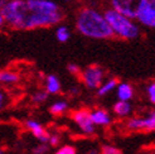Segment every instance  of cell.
<instances>
[{
    "label": "cell",
    "instance_id": "1",
    "mask_svg": "<svg viewBox=\"0 0 155 154\" xmlns=\"http://www.w3.org/2000/svg\"><path fill=\"white\" fill-rule=\"evenodd\" d=\"M62 18L61 8L52 0H6L0 9L2 24L18 30L52 27Z\"/></svg>",
    "mask_w": 155,
    "mask_h": 154
},
{
    "label": "cell",
    "instance_id": "2",
    "mask_svg": "<svg viewBox=\"0 0 155 154\" xmlns=\"http://www.w3.org/2000/svg\"><path fill=\"white\" fill-rule=\"evenodd\" d=\"M76 27L81 34L94 39H106L115 35L105 14L102 15L92 8H83L78 13L76 19Z\"/></svg>",
    "mask_w": 155,
    "mask_h": 154
},
{
    "label": "cell",
    "instance_id": "3",
    "mask_svg": "<svg viewBox=\"0 0 155 154\" xmlns=\"http://www.w3.org/2000/svg\"><path fill=\"white\" fill-rule=\"evenodd\" d=\"M105 17L111 25L114 34L124 39H134L139 35V27L127 15L117 12L114 8L105 12Z\"/></svg>",
    "mask_w": 155,
    "mask_h": 154
},
{
    "label": "cell",
    "instance_id": "4",
    "mask_svg": "<svg viewBox=\"0 0 155 154\" xmlns=\"http://www.w3.org/2000/svg\"><path fill=\"white\" fill-rule=\"evenodd\" d=\"M146 2L148 0H111V6L129 18L136 19Z\"/></svg>",
    "mask_w": 155,
    "mask_h": 154
},
{
    "label": "cell",
    "instance_id": "5",
    "mask_svg": "<svg viewBox=\"0 0 155 154\" xmlns=\"http://www.w3.org/2000/svg\"><path fill=\"white\" fill-rule=\"evenodd\" d=\"M104 71L98 66H90L82 72V80L88 89H97L101 86Z\"/></svg>",
    "mask_w": 155,
    "mask_h": 154
},
{
    "label": "cell",
    "instance_id": "6",
    "mask_svg": "<svg viewBox=\"0 0 155 154\" xmlns=\"http://www.w3.org/2000/svg\"><path fill=\"white\" fill-rule=\"evenodd\" d=\"M143 25L155 29V0H148L145 6L139 13L137 18Z\"/></svg>",
    "mask_w": 155,
    "mask_h": 154
},
{
    "label": "cell",
    "instance_id": "7",
    "mask_svg": "<svg viewBox=\"0 0 155 154\" xmlns=\"http://www.w3.org/2000/svg\"><path fill=\"white\" fill-rule=\"evenodd\" d=\"M73 120L84 134H92L95 132V122L92 120L91 112H88L87 110L77 111L73 115Z\"/></svg>",
    "mask_w": 155,
    "mask_h": 154
},
{
    "label": "cell",
    "instance_id": "8",
    "mask_svg": "<svg viewBox=\"0 0 155 154\" xmlns=\"http://www.w3.org/2000/svg\"><path fill=\"white\" fill-rule=\"evenodd\" d=\"M127 126L130 129H140V130H155V116L146 118V119H131Z\"/></svg>",
    "mask_w": 155,
    "mask_h": 154
},
{
    "label": "cell",
    "instance_id": "9",
    "mask_svg": "<svg viewBox=\"0 0 155 154\" xmlns=\"http://www.w3.org/2000/svg\"><path fill=\"white\" fill-rule=\"evenodd\" d=\"M25 125H27V128L32 132L33 134H34V136L35 138H38L42 143H47V142H49V139L51 138L47 135V133L44 132V129L42 128V125L39 124V122H37V121H34V120H28L27 122H25Z\"/></svg>",
    "mask_w": 155,
    "mask_h": 154
},
{
    "label": "cell",
    "instance_id": "10",
    "mask_svg": "<svg viewBox=\"0 0 155 154\" xmlns=\"http://www.w3.org/2000/svg\"><path fill=\"white\" fill-rule=\"evenodd\" d=\"M92 120L97 125H107L110 122V116L105 110H96L94 112H91Z\"/></svg>",
    "mask_w": 155,
    "mask_h": 154
},
{
    "label": "cell",
    "instance_id": "11",
    "mask_svg": "<svg viewBox=\"0 0 155 154\" xmlns=\"http://www.w3.org/2000/svg\"><path fill=\"white\" fill-rule=\"evenodd\" d=\"M117 96L122 101H127L133 97V89L129 83H120L117 89Z\"/></svg>",
    "mask_w": 155,
    "mask_h": 154
},
{
    "label": "cell",
    "instance_id": "12",
    "mask_svg": "<svg viewBox=\"0 0 155 154\" xmlns=\"http://www.w3.org/2000/svg\"><path fill=\"white\" fill-rule=\"evenodd\" d=\"M61 89V83L54 75H49L47 77V91L51 94H57Z\"/></svg>",
    "mask_w": 155,
    "mask_h": 154
},
{
    "label": "cell",
    "instance_id": "13",
    "mask_svg": "<svg viewBox=\"0 0 155 154\" xmlns=\"http://www.w3.org/2000/svg\"><path fill=\"white\" fill-rule=\"evenodd\" d=\"M130 110H131V107L127 104V101H122V100H120V101L114 106V111L119 116H126L130 112Z\"/></svg>",
    "mask_w": 155,
    "mask_h": 154
},
{
    "label": "cell",
    "instance_id": "14",
    "mask_svg": "<svg viewBox=\"0 0 155 154\" xmlns=\"http://www.w3.org/2000/svg\"><path fill=\"white\" fill-rule=\"evenodd\" d=\"M116 86H117V80H110V81H107L105 85H101V87L98 89V95L100 96H104L106 94H108L110 91H112Z\"/></svg>",
    "mask_w": 155,
    "mask_h": 154
},
{
    "label": "cell",
    "instance_id": "15",
    "mask_svg": "<svg viewBox=\"0 0 155 154\" xmlns=\"http://www.w3.org/2000/svg\"><path fill=\"white\" fill-rule=\"evenodd\" d=\"M69 35H71V33H69L68 28L64 27V25L58 27L57 30H56V37H57V39L59 42H67L69 39Z\"/></svg>",
    "mask_w": 155,
    "mask_h": 154
},
{
    "label": "cell",
    "instance_id": "16",
    "mask_svg": "<svg viewBox=\"0 0 155 154\" xmlns=\"http://www.w3.org/2000/svg\"><path fill=\"white\" fill-rule=\"evenodd\" d=\"M0 81L4 83H13L18 81V76L14 72H9V71H3L0 73Z\"/></svg>",
    "mask_w": 155,
    "mask_h": 154
},
{
    "label": "cell",
    "instance_id": "17",
    "mask_svg": "<svg viewBox=\"0 0 155 154\" xmlns=\"http://www.w3.org/2000/svg\"><path fill=\"white\" fill-rule=\"evenodd\" d=\"M66 109H67V104L63 102V101H59V102H56V104H53L51 106V112L54 114V115H59Z\"/></svg>",
    "mask_w": 155,
    "mask_h": 154
},
{
    "label": "cell",
    "instance_id": "18",
    "mask_svg": "<svg viewBox=\"0 0 155 154\" xmlns=\"http://www.w3.org/2000/svg\"><path fill=\"white\" fill-rule=\"evenodd\" d=\"M101 154H121V152L115 148V147H110V145H104L102 147V150H101Z\"/></svg>",
    "mask_w": 155,
    "mask_h": 154
},
{
    "label": "cell",
    "instance_id": "19",
    "mask_svg": "<svg viewBox=\"0 0 155 154\" xmlns=\"http://www.w3.org/2000/svg\"><path fill=\"white\" fill-rule=\"evenodd\" d=\"M47 97H48L47 92H37V94L33 95V101L39 104V102L45 101V100H47Z\"/></svg>",
    "mask_w": 155,
    "mask_h": 154
},
{
    "label": "cell",
    "instance_id": "20",
    "mask_svg": "<svg viewBox=\"0 0 155 154\" xmlns=\"http://www.w3.org/2000/svg\"><path fill=\"white\" fill-rule=\"evenodd\" d=\"M56 154H76V150H74L73 147H69V145H67V147L61 148Z\"/></svg>",
    "mask_w": 155,
    "mask_h": 154
},
{
    "label": "cell",
    "instance_id": "21",
    "mask_svg": "<svg viewBox=\"0 0 155 154\" xmlns=\"http://www.w3.org/2000/svg\"><path fill=\"white\" fill-rule=\"evenodd\" d=\"M148 94H149V97L151 100V102L155 104V82H153L148 87Z\"/></svg>",
    "mask_w": 155,
    "mask_h": 154
},
{
    "label": "cell",
    "instance_id": "22",
    "mask_svg": "<svg viewBox=\"0 0 155 154\" xmlns=\"http://www.w3.org/2000/svg\"><path fill=\"white\" fill-rule=\"evenodd\" d=\"M67 70H68L69 72H71V73H73V75H76V73H78V72H80V68H78V66H77V65H73V63L68 65Z\"/></svg>",
    "mask_w": 155,
    "mask_h": 154
},
{
    "label": "cell",
    "instance_id": "23",
    "mask_svg": "<svg viewBox=\"0 0 155 154\" xmlns=\"http://www.w3.org/2000/svg\"><path fill=\"white\" fill-rule=\"evenodd\" d=\"M47 150H48V147H47V145H39L38 148L34 149V154H44Z\"/></svg>",
    "mask_w": 155,
    "mask_h": 154
},
{
    "label": "cell",
    "instance_id": "24",
    "mask_svg": "<svg viewBox=\"0 0 155 154\" xmlns=\"http://www.w3.org/2000/svg\"><path fill=\"white\" fill-rule=\"evenodd\" d=\"M49 143H51V145H53V147H56V145L59 143V139H58V136L57 135H53V136H51V139H49Z\"/></svg>",
    "mask_w": 155,
    "mask_h": 154
},
{
    "label": "cell",
    "instance_id": "25",
    "mask_svg": "<svg viewBox=\"0 0 155 154\" xmlns=\"http://www.w3.org/2000/svg\"><path fill=\"white\" fill-rule=\"evenodd\" d=\"M90 154H97V152H96V150H91Z\"/></svg>",
    "mask_w": 155,
    "mask_h": 154
},
{
    "label": "cell",
    "instance_id": "26",
    "mask_svg": "<svg viewBox=\"0 0 155 154\" xmlns=\"http://www.w3.org/2000/svg\"><path fill=\"white\" fill-rule=\"evenodd\" d=\"M64 2H67V3H71V2H73V0H64Z\"/></svg>",
    "mask_w": 155,
    "mask_h": 154
}]
</instances>
